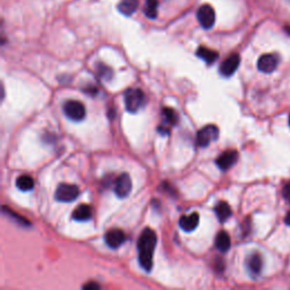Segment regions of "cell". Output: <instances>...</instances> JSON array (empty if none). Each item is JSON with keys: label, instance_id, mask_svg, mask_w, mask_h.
Masks as SVG:
<instances>
[{"label": "cell", "instance_id": "6da1fadb", "mask_svg": "<svg viewBox=\"0 0 290 290\" xmlns=\"http://www.w3.org/2000/svg\"><path fill=\"white\" fill-rule=\"evenodd\" d=\"M155 232L151 228H145L139 238L137 250H139V261L146 272H151L153 266V253L156 246Z\"/></svg>", "mask_w": 290, "mask_h": 290}, {"label": "cell", "instance_id": "7a4b0ae2", "mask_svg": "<svg viewBox=\"0 0 290 290\" xmlns=\"http://www.w3.org/2000/svg\"><path fill=\"white\" fill-rule=\"evenodd\" d=\"M145 102V95L140 89H128L125 92V107L131 113H136Z\"/></svg>", "mask_w": 290, "mask_h": 290}, {"label": "cell", "instance_id": "3957f363", "mask_svg": "<svg viewBox=\"0 0 290 290\" xmlns=\"http://www.w3.org/2000/svg\"><path fill=\"white\" fill-rule=\"evenodd\" d=\"M219 137V128L216 125H208L197 132L196 145L198 147H207Z\"/></svg>", "mask_w": 290, "mask_h": 290}, {"label": "cell", "instance_id": "277c9868", "mask_svg": "<svg viewBox=\"0 0 290 290\" xmlns=\"http://www.w3.org/2000/svg\"><path fill=\"white\" fill-rule=\"evenodd\" d=\"M78 195L79 189L77 186L71 184H62L57 188L55 197L57 201L64 202V203H70V202L75 201Z\"/></svg>", "mask_w": 290, "mask_h": 290}, {"label": "cell", "instance_id": "5b68a950", "mask_svg": "<svg viewBox=\"0 0 290 290\" xmlns=\"http://www.w3.org/2000/svg\"><path fill=\"white\" fill-rule=\"evenodd\" d=\"M64 112L70 119L74 121H81L85 118V107L79 101L70 100L64 105Z\"/></svg>", "mask_w": 290, "mask_h": 290}, {"label": "cell", "instance_id": "8992f818", "mask_svg": "<svg viewBox=\"0 0 290 290\" xmlns=\"http://www.w3.org/2000/svg\"><path fill=\"white\" fill-rule=\"evenodd\" d=\"M197 20L203 29H211L216 23L215 9L209 5L201 6L197 10Z\"/></svg>", "mask_w": 290, "mask_h": 290}, {"label": "cell", "instance_id": "52a82bcc", "mask_svg": "<svg viewBox=\"0 0 290 290\" xmlns=\"http://www.w3.org/2000/svg\"><path fill=\"white\" fill-rule=\"evenodd\" d=\"M132 190V179L127 174H121L114 182V193L119 198H125Z\"/></svg>", "mask_w": 290, "mask_h": 290}, {"label": "cell", "instance_id": "ba28073f", "mask_svg": "<svg viewBox=\"0 0 290 290\" xmlns=\"http://www.w3.org/2000/svg\"><path fill=\"white\" fill-rule=\"evenodd\" d=\"M105 240L110 249L116 250L126 242V235L120 229H111L105 235Z\"/></svg>", "mask_w": 290, "mask_h": 290}, {"label": "cell", "instance_id": "9c48e42d", "mask_svg": "<svg viewBox=\"0 0 290 290\" xmlns=\"http://www.w3.org/2000/svg\"><path fill=\"white\" fill-rule=\"evenodd\" d=\"M240 64V57L237 53H234V55L229 56L226 60H223L222 64L220 65V74L222 76H229L234 75V72L237 71V68Z\"/></svg>", "mask_w": 290, "mask_h": 290}, {"label": "cell", "instance_id": "30bf717a", "mask_svg": "<svg viewBox=\"0 0 290 290\" xmlns=\"http://www.w3.org/2000/svg\"><path fill=\"white\" fill-rule=\"evenodd\" d=\"M278 66V57L272 53H265L259 57L257 62V68L259 72H265V74H270Z\"/></svg>", "mask_w": 290, "mask_h": 290}, {"label": "cell", "instance_id": "8fae6325", "mask_svg": "<svg viewBox=\"0 0 290 290\" xmlns=\"http://www.w3.org/2000/svg\"><path fill=\"white\" fill-rule=\"evenodd\" d=\"M237 160H238L237 151L230 150V151L223 152V153L217 159L216 163L221 170L224 171V170L230 169V168L234 166L236 162H237Z\"/></svg>", "mask_w": 290, "mask_h": 290}, {"label": "cell", "instance_id": "7c38bea8", "mask_svg": "<svg viewBox=\"0 0 290 290\" xmlns=\"http://www.w3.org/2000/svg\"><path fill=\"white\" fill-rule=\"evenodd\" d=\"M198 222H200V217L196 212H194L189 216H182L179 220V227L186 232H190L195 230Z\"/></svg>", "mask_w": 290, "mask_h": 290}, {"label": "cell", "instance_id": "4fadbf2b", "mask_svg": "<svg viewBox=\"0 0 290 290\" xmlns=\"http://www.w3.org/2000/svg\"><path fill=\"white\" fill-rule=\"evenodd\" d=\"M247 269H249L250 272L253 274V276H258L261 273L262 268H263V259L262 256L258 253L252 254L249 256L246 261Z\"/></svg>", "mask_w": 290, "mask_h": 290}, {"label": "cell", "instance_id": "5bb4252c", "mask_svg": "<svg viewBox=\"0 0 290 290\" xmlns=\"http://www.w3.org/2000/svg\"><path fill=\"white\" fill-rule=\"evenodd\" d=\"M215 244H216L217 249L219 250L221 253H226V252H228L231 246L230 236H229L228 232H226V231H220L219 234L217 235Z\"/></svg>", "mask_w": 290, "mask_h": 290}, {"label": "cell", "instance_id": "9a60e30c", "mask_svg": "<svg viewBox=\"0 0 290 290\" xmlns=\"http://www.w3.org/2000/svg\"><path fill=\"white\" fill-rule=\"evenodd\" d=\"M92 217V209L86 204H81L74 210L72 218L76 221H87Z\"/></svg>", "mask_w": 290, "mask_h": 290}, {"label": "cell", "instance_id": "2e32d148", "mask_svg": "<svg viewBox=\"0 0 290 290\" xmlns=\"http://www.w3.org/2000/svg\"><path fill=\"white\" fill-rule=\"evenodd\" d=\"M196 55L198 58L203 59L205 63L211 65L216 62V60L219 58V53L215 50H211V49L205 48V47H200L197 49Z\"/></svg>", "mask_w": 290, "mask_h": 290}, {"label": "cell", "instance_id": "e0dca14e", "mask_svg": "<svg viewBox=\"0 0 290 290\" xmlns=\"http://www.w3.org/2000/svg\"><path fill=\"white\" fill-rule=\"evenodd\" d=\"M139 7V0H121L118 5V10L126 16H131Z\"/></svg>", "mask_w": 290, "mask_h": 290}, {"label": "cell", "instance_id": "ac0fdd59", "mask_svg": "<svg viewBox=\"0 0 290 290\" xmlns=\"http://www.w3.org/2000/svg\"><path fill=\"white\" fill-rule=\"evenodd\" d=\"M215 211L220 222H224V221H227L232 213L230 207H229V204L226 203V202H219V203L216 205Z\"/></svg>", "mask_w": 290, "mask_h": 290}, {"label": "cell", "instance_id": "d6986e66", "mask_svg": "<svg viewBox=\"0 0 290 290\" xmlns=\"http://www.w3.org/2000/svg\"><path fill=\"white\" fill-rule=\"evenodd\" d=\"M16 186H17L18 189L23 190V192H28V190L33 189L34 181L31 176H28V175H23V176H20L17 178Z\"/></svg>", "mask_w": 290, "mask_h": 290}, {"label": "cell", "instance_id": "ffe728a7", "mask_svg": "<svg viewBox=\"0 0 290 290\" xmlns=\"http://www.w3.org/2000/svg\"><path fill=\"white\" fill-rule=\"evenodd\" d=\"M158 6L159 0H146V5H145L144 13L147 17L155 18L156 13H158Z\"/></svg>", "mask_w": 290, "mask_h": 290}, {"label": "cell", "instance_id": "44dd1931", "mask_svg": "<svg viewBox=\"0 0 290 290\" xmlns=\"http://www.w3.org/2000/svg\"><path fill=\"white\" fill-rule=\"evenodd\" d=\"M162 114H163V117H165L166 121H168V123H169L170 125H176L177 124L178 116H177V113L174 109L165 108L162 110Z\"/></svg>", "mask_w": 290, "mask_h": 290}, {"label": "cell", "instance_id": "7402d4cb", "mask_svg": "<svg viewBox=\"0 0 290 290\" xmlns=\"http://www.w3.org/2000/svg\"><path fill=\"white\" fill-rule=\"evenodd\" d=\"M2 211H3V212H5V213H7V215H8L9 217H11V218H14V219H15V220H16V221H17V222H18V223H20V224H24V226H29V224H30V222H29V221H28V220H26V219H24V218H23V217H21V216H18V215H16V213H15V212H13V211H11V210H10V209H8V208H7V207H3V208H2Z\"/></svg>", "mask_w": 290, "mask_h": 290}, {"label": "cell", "instance_id": "603a6c76", "mask_svg": "<svg viewBox=\"0 0 290 290\" xmlns=\"http://www.w3.org/2000/svg\"><path fill=\"white\" fill-rule=\"evenodd\" d=\"M98 72H99V76H100V77L107 79V81L111 78L112 72L109 67L105 66V65H102V64L98 65Z\"/></svg>", "mask_w": 290, "mask_h": 290}, {"label": "cell", "instance_id": "cb8c5ba5", "mask_svg": "<svg viewBox=\"0 0 290 290\" xmlns=\"http://www.w3.org/2000/svg\"><path fill=\"white\" fill-rule=\"evenodd\" d=\"M282 195H284L285 200L290 202V181L288 182V184L285 185L284 189H282Z\"/></svg>", "mask_w": 290, "mask_h": 290}, {"label": "cell", "instance_id": "d4e9b609", "mask_svg": "<svg viewBox=\"0 0 290 290\" xmlns=\"http://www.w3.org/2000/svg\"><path fill=\"white\" fill-rule=\"evenodd\" d=\"M99 288H100V286L94 281H90L83 286V289H99Z\"/></svg>", "mask_w": 290, "mask_h": 290}, {"label": "cell", "instance_id": "484cf974", "mask_svg": "<svg viewBox=\"0 0 290 290\" xmlns=\"http://www.w3.org/2000/svg\"><path fill=\"white\" fill-rule=\"evenodd\" d=\"M84 92H86L87 94H90V95L91 94L94 95L95 93L98 92V89H97V87H94V86H89V87H87V89L84 90Z\"/></svg>", "mask_w": 290, "mask_h": 290}, {"label": "cell", "instance_id": "4316f807", "mask_svg": "<svg viewBox=\"0 0 290 290\" xmlns=\"http://www.w3.org/2000/svg\"><path fill=\"white\" fill-rule=\"evenodd\" d=\"M285 222L288 224V226L290 227V212L287 213V216H286V219H285Z\"/></svg>", "mask_w": 290, "mask_h": 290}, {"label": "cell", "instance_id": "83f0119b", "mask_svg": "<svg viewBox=\"0 0 290 290\" xmlns=\"http://www.w3.org/2000/svg\"><path fill=\"white\" fill-rule=\"evenodd\" d=\"M289 125H290V116H289Z\"/></svg>", "mask_w": 290, "mask_h": 290}]
</instances>
